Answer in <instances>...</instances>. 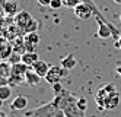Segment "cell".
I'll return each mask as SVG.
<instances>
[{"instance_id": "1", "label": "cell", "mask_w": 121, "mask_h": 117, "mask_svg": "<svg viewBox=\"0 0 121 117\" xmlns=\"http://www.w3.org/2000/svg\"><path fill=\"white\" fill-rule=\"evenodd\" d=\"M54 101L63 110L64 117H86V111L77 105V98L66 89L54 95Z\"/></svg>"}, {"instance_id": "2", "label": "cell", "mask_w": 121, "mask_h": 117, "mask_svg": "<svg viewBox=\"0 0 121 117\" xmlns=\"http://www.w3.org/2000/svg\"><path fill=\"white\" fill-rule=\"evenodd\" d=\"M120 103V95L115 91L114 84H108L98 89L96 92V104L99 110H112Z\"/></svg>"}, {"instance_id": "3", "label": "cell", "mask_w": 121, "mask_h": 117, "mask_svg": "<svg viewBox=\"0 0 121 117\" xmlns=\"http://www.w3.org/2000/svg\"><path fill=\"white\" fill-rule=\"evenodd\" d=\"M15 25L23 35L31 34V32H37V29H38V21L34 19L32 15L25 12V10L19 12L15 16Z\"/></svg>"}, {"instance_id": "4", "label": "cell", "mask_w": 121, "mask_h": 117, "mask_svg": "<svg viewBox=\"0 0 121 117\" xmlns=\"http://www.w3.org/2000/svg\"><path fill=\"white\" fill-rule=\"evenodd\" d=\"M26 117H64V113L53 100L45 105H41L38 108L29 111L26 114Z\"/></svg>"}, {"instance_id": "5", "label": "cell", "mask_w": 121, "mask_h": 117, "mask_svg": "<svg viewBox=\"0 0 121 117\" xmlns=\"http://www.w3.org/2000/svg\"><path fill=\"white\" fill-rule=\"evenodd\" d=\"M67 73H69L67 69H64L61 65H58V66L56 65V66H51L50 67L48 73H47V76L44 79L47 80L50 85H54V84H58L64 76H67Z\"/></svg>"}, {"instance_id": "6", "label": "cell", "mask_w": 121, "mask_h": 117, "mask_svg": "<svg viewBox=\"0 0 121 117\" xmlns=\"http://www.w3.org/2000/svg\"><path fill=\"white\" fill-rule=\"evenodd\" d=\"M74 15L79 18V19H82V21H88V19H91L92 16H95V10L89 6V5H86V3H79L74 9Z\"/></svg>"}, {"instance_id": "7", "label": "cell", "mask_w": 121, "mask_h": 117, "mask_svg": "<svg viewBox=\"0 0 121 117\" xmlns=\"http://www.w3.org/2000/svg\"><path fill=\"white\" fill-rule=\"evenodd\" d=\"M23 42H25V48H26V51L35 53V48H37L38 42H39L38 32H31V34L23 35Z\"/></svg>"}, {"instance_id": "8", "label": "cell", "mask_w": 121, "mask_h": 117, "mask_svg": "<svg viewBox=\"0 0 121 117\" xmlns=\"http://www.w3.org/2000/svg\"><path fill=\"white\" fill-rule=\"evenodd\" d=\"M98 37L99 38H109L112 34H118L115 26L109 25L108 22L107 23H98Z\"/></svg>"}, {"instance_id": "9", "label": "cell", "mask_w": 121, "mask_h": 117, "mask_svg": "<svg viewBox=\"0 0 121 117\" xmlns=\"http://www.w3.org/2000/svg\"><path fill=\"white\" fill-rule=\"evenodd\" d=\"M50 67H51V66L48 65V63H47V61H44V60H41V59H39V60L35 63V65L32 66V69L35 70V72H37V73H38L41 78H45V76H47V73H48Z\"/></svg>"}, {"instance_id": "10", "label": "cell", "mask_w": 121, "mask_h": 117, "mask_svg": "<svg viewBox=\"0 0 121 117\" xmlns=\"http://www.w3.org/2000/svg\"><path fill=\"white\" fill-rule=\"evenodd\" d=\"M26 105H28V98L25 97V95H19V97H16L15 100L12 101L10 108H12V110H15V111H18V110H23V108H26Z\"/></svg>"}, {"instance_id": "11", "label": "cell", "mask_w": 121, "mask_h": 117, "mask_svg": "<svg viewBox=\"0 0 121 117\" xmlns=\"http://www.w3.org/2000/svg\"><path fill=\"white\" fill-rule=\"evenodd\" d=\"M41 79H42V78H41L32 67L26 72V75H25V82H26L28 85H38V84L41 82Z\"/></svg>"}, {"instance_id": "12", "label": "cell", "mask_w": 121, "mask_h": 117, "mask_svg": "<svg viewBox=\"0 0 121 117\" xmlns=\"http://www.w3.org/2000/svg\"><path fill=\"white\" fill-rule=\"evenodd\" d=\"M38 60H39V56L37 54V51L35 53L26 51V53H23V54H22V63H25V65L29 66V67H32Z\"/></svg>"}, {"instance_id": "13", "label": "cell", "mask_w": 121, "mask_h": 117, "mask_svg": "<svg viewBox=\"0 0 121 117\" xmlns=\"http://www.w3.org/2000/svg\"><path fill=\"white\" fill-rule=\"evenodd\" d=\"M2 12H4L6 15H10V16H16L19 13V9H18V5L12 0H7V2L3 5L2 7Z\"/></svg>"}, {"instance_id": "14", "label": "cell", "mask_w": 121, "mask_h": 117, "mask_svg": "<svg viewBox=\"0 0 121 117\" xmlns=\"http://www.w3.org/2000/svg\"><path fill=\"white\" fill-rule=\"evenodd\" d=\"M31 67L29 66H26L25 63H16V65H12V73L10 75H18V76H23L25 78V75H26V72L29 70Z\"/></svg>"}, {"instance_id": "15", "label": "cell", "mask_w": 121, "mask_h": 117, "mask_svg": "<svg viewBox=\"0 0 121 117\" xmlns=\"http://www.w3.org/2000/svg\"><path fill=\"white\" fill-rule=\"evenodd\" d=\"M64 69H67V70H72L76 65H77V60L74 59V56L73 54H67L66 57H63L61 59V63H60Z\"/></svg>"}, {"instance_id": "16", "label": "cell", "mask_w": 121, "mask_h": 117, "mask_svg": "<svg viewBox=\"0 0 121 117\" xmlns=\"http://www.w3.org/2000/svg\"><path fill=\"white\" fill-rule=\"evenodd\" d=\"M10 73H12V65H9L7 61H2V63H0V78L9 79Z\"/></svg>"}, {"instance_id": "17", "label": "cell", "mask_w": 121, "mask_h": 117, "mask_svg": "<svg viewBox=\"0 0 121 117\" xmlns=\"http://www.w3.org/2000/svg\"><path fill=\"white\" fill-rule=\"evenodd\" d=\"M10 95H12V86H10V85H3V86H0V98H2L3 101L9 100Z\"/></svg>"}, {"instance_id": "18", "label": "cell", "mask_w": 121, "mask_h": 117, "mask_svg": "<svg viewBox=\"0 0 121 117\" xmlns=\"http://www.w3.org/2000/svg\"><path fill=\"white\" fill-rule=\"evenodd\" d=\"M7 80H9V85L10 86H18V85H21L25 80V78L23 76H18V75H10Z\"/></svg>"}, {"instance_id": "19", "label": "cell", "mask_w": 121, "mask_h": 117, "mask_svg": "<svg viewBox=\"0 0 121 117\" xmlns=\"http://www.w3.org/2000/svg\"><path fill=\"white\" fill-rule=\"evenodd\" d=\"M10 63V65H16V63H21L22 61V54H19V53H12V56L9 57V60H7Z\"/></svg>"}, {"instance_id": "20", "label": "cell", "mask_w": 121, "mask_h": 117, "mask_svg": "<svg viewBox=\"0 0 121 117\" xmlns=\"http://www.w3.org/2000/svg\"><path fill=\"white\" fill-rule=\"evenodd\" d=\"M61 2H63V6L69 9H74L79 3H82V0H61Z\"/></svg>"}, {"instance_id": "21", "label": "cell", "mask_w": 121, "mask_h": 117, "mask_svg": "<svg viewBox=\"0 0 121 117\" xmlns=\"http://www.w3.org/2000/svg\"><path fill=\"white\" fill-rule=\"evenodd\" d=\"M77 105H79L82 110H85V111H86V108H88V101H86V98H83V97L77 98Z\"/></svg>"}, {"instance_id": "22", "label": "cell", "mask_w": 121, "mask_h": 117, "mask_svg": "<svg viewBox=\"0 0 121 117\" xmlns=\"http://www.w3.org/2000/svg\"><path fill=\"white\" fill-rule=\"evenodd\" d=\"M51 86H53V92H54V95L60 94V92H61L63 89H64V86L60 84V82H58V84H54V85H51Z\"/></svg>"}, {"instance_id": "23", "label": "cell", "mask_w": 121, "mask_h": 117, "mask_svg": "<svg viewBox=\"0 0 121 117\" xmlns=\"http://www.w3.org/2000/svg\"><path fill=\"white\" fill-rule=\"evenodd\" d=\"M61 6H63L61 0H51V3H50V7L51 9H56V10H57V9H60Z\"/></svg>"}, {"instance_id": "24", "label": "cell", "mask_w": 121, "mask_h": 117, "mask_svg": "<svg viewBox=\"0 0 121 117\" xmlns=\"http://www.w3.org/2000/svg\"><path fill=\"white\" fill-rule=\"evenodd\" d=\"M37 2H38L39 5H42V6H50L51 0H37Z\"/></svg>"}, {"instance_id": "25", "label": "cell", "mask_w": 121, "mask_h": 117, "mask_svg": "<svg viewBox=\"0 0 121 117\" xmlns=\"http://www.w3.org/2000/svg\"><path fill=\"white\" fill-rule=\"evenodd\" d=\"M3 85H9V80H7V79H3V78H0V86H3Z\"/></svg>"}, {"instance_id": "26", "label": "cell", "mask_w": 121, "mask_h": 117, "mask_svg": "<svg viewBox=\"0 0 121 117\" xmlns=\"http://www.w3.org/2000/svg\"><path fill=\"white\" fill-rule=\"evenodd\" d=\"M115 47L121 50V34H120V38H118V40H117V42H115Z\"/></svg>"}, {"instance_id": "27", "label": "cell", "mask_w": 121, "mask_h": 117, "mask_svg": "<svg viewBox=\"0 0 121 117\" xmlns=\"http://www.w3.org/2000/svg\"><path fill=\"white\" fill-rule=\"evenodd\" d=\"M7 2V0H0V10H2V7H3V5Z\"/></svg>"}, {"instance_id": "28", "label": "cell", "mask_w": 121, "mask_h": 117, "mask_svg": "<svg viewBox=\"0 0 121 117\" xmlns=\"http://www.w3.org/2000/svg\"><path fill=\"white\" fill-rule=\"evenodd\" d=\"M117 73L121 76V66H117Z\"/></svg>"}, {"instance_id": "29", "label": "cell", "mask_w": 121, "mask_h": 117, "mask_svg": "<svg viewBox=\"0 0 121 117\" xmlns=\"http://www.w3.org/2000/svg\"><path fill=\"white\" fill-rule=\"evenodd\" d=\"M0 117H6V113H4V111H2V110H0Z\"/></svg>"}, {"instance_id": "30", "label": "cell", "mask_w": 121, "mask_h": 117, "mask_svg": "<svg viewBox=\"0 0 121 117\" xmlns=\"http://www.w3.org/2000/svg\"><path fill=\"white\" fill-rule=\"evenodd\" d=\"M114 3H117V5H121V0H112Z\"/></svg>"}, {"instance_id": "31", "label": "cell", "mask_w": 121, "mask_h": 117, "mask_svg": "<svg viewBox=\"0 0 121 117\" xmlns=\"http://www.w3.org/2000/svg\"><path fill=\"white\" fill-rule=\"evenodd\" d=\"M3 103H4V101L2 100V98H0V108H2V107H3Z\"/></svg>"}, {"instance_id": "32", "label": "cell", "mask_w": 121, "mask_h": 117, "mask_svg": "<svg viewBox=\"0 0 121 117\" xmlns=\"http://www.w3.org/2000/svg\"><path fill=\"white\" fill-rule=\"evenodd\" d=\"M117 66H121V60H120V61H117Z\"/></svg>"}, {"instance_id": "33", "label": "cell", "mask_w": 121, "mask_h": 117, "mask_svg": "<svg viewBox=\"0 0 121 117\" xmlns=\"http://www.w3.org/2000/svg\"><path fill=\"white\" fill-rule=\"evenodd\" d=\"M120 21H121V15H120Z\"/></svg>"}, {"instance_id": "34", "label": "cell", "mask_w": 121, "mask_h": 117, "mask_svg": "<svg viewBox=\"0 0 121 117\" xmlns=\"http://www.w3.org/2000/svg\"><path fill=\"white\" fill-rule=\"evenodd\" d=\"M0 63H2V60H0Z\"/></svg>"}]
</instances>
